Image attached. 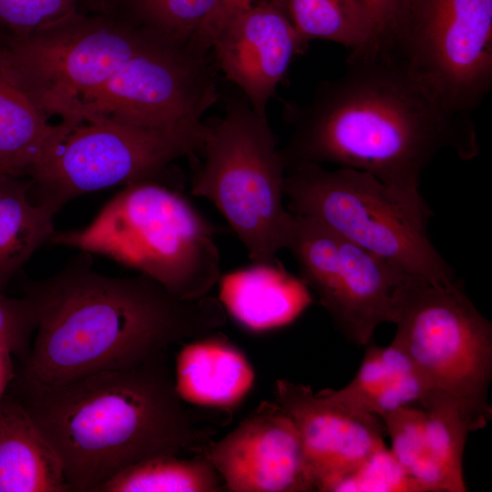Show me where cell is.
I'll return each instance as SVG.
<instances>
[{
    "mask_svg": "<svg viewBox=\"0 0 492 492\" xmlns=\"http://www.w3.org/2000/svg\"><path fill=\"white\" fill-rule=\"evenodd\" d=\"M286 208L433 284L448 285L454 269L427 235L432 210L415 208L370 173L302 163L286 169Z\"/></svg>",
    "mask_w": 492,
    "mask_h": 492,
    "instance_id": "8992f818",
    "label": "cell"
},
{
    "mask_svg": "<svg viewBox=\"0 0 492 492\" xmlns=\"http://www.w3.org/2000/svg\"><path fill=\"white\" fill-rule=\"evenodd\" d=\"M219 282V300L225 311L252 332L287 325L313 302L308 287L282 263L253 262Z\"/></svg>",
    "mask_w": 492,
    "mask_h": 492,
    "instance_id": "ac0fdd59",
    "label": "cell"
},
{
    "mask_svg": "<svg viewBox=\"0 0 492 492\" xmlns=\"http://www.w3.org/2000/svg\"><path fill=\"white\" fill-rule=\"evenodd\" d=\"M306 46L315 39L355 49L375 37L373 18L361 0H279Z\"/></svg>",
    "mask_w": 492,
    "mask_h": 492,
    "instance_id": "cb8c5ba5",
    "label": "cell"
},
{
    "mask_svg": "<svg viewBox=\"0 0 492 492\" xmlns=\"http://www.w3.org/2000/svg\"><path fill=\"white\" fill-rule=\"evenodd\" d=\"M392 323V342L427 388L447 394L488 422L492 326L467 297L463 281L438 285L411 277L397 292Z\"/></svg>",
    "mask_w": 492,
    "mask_h": 492,
    "instance_id": "52a82bcc",
    "label": "cell"
},
{
    "mask_svg": "<svg viewBox=\"0 0 492 492\" xmlns=\"http://www.w3.org/2000/svg\"><path fill=\"white\" fill-rule=\"evenodd\" d=\"M419 405L425 413V438L432 458L445 474L451 492L467 490L462 460L469 433L487 422L438 390H428Z\"/></svg>",
    "mask_w": 492,
    "mask_h": 492,
    "instance_id": "7402d4cb",
    "label": "cell"
},
{
    "mask_svg": "<svg viewBox=\"0 0 492 492\" xmlns=\"http://www.w3.org/2000/svg\"><path fill=\"white\" fill-rule=\"evenodd\" d=\"M390 44L449 112L469 117L492 87V0H418Z\"/></svg>",
    "mask_w": 492,
    "mask_h": 492,
    "instance_id": "8fae6325",
    "label": "cell"
},
{
    "mask_svg": "<svg viewBox=\"0 0 492 492\" xmlns=\"http://www.w3.org/2000/svg\"><path fill=\"white\" fill-rule=\"evenodd\" d=\"M274 395L296 426L313 491H335L384 446L381 418L347 409L326 389L313 392L308 385L278 379Z\"/></svg>",
    "mask_w": 492,
    "mask_h": 492,
    "instance_id": "4fadbf2b",
    "label": "cell"
},
{
    "mask_svg": "<svg viewBox=\"0 0 492 492\" xmlns=\"http://www.w3.org/2000/svg\"><path fill=\"white\" fill-rule=\"evenodd\" d=\"M86 261L26 287L36 333L18 378L60 385L132 368L226 324L223 305L210 294L181 300L146 275L111 277Z\"/></svg>",
    "mask_w": 492,
    "mask_h": 492,
    "instance_id": "7a4b0ae2",
    "label": "cell"
},
{
    "mask_svg": "<svg viewBox=\"0 0 492 492\" xmlns=\"http://www.w3.org/2000/svg\"><path fill=\"white\" fill-rule=\"evenodd\" d=\"M78 0H0V29L25 36L78 13Z\"/></svg>",
    "mask_w": 492,
    "mask_h": 492,
    "instance_id": "4316f807",
    "label": "cell"
},
{
    "mask_svg": "<svg viewBox=\"0 0 492 492\" xmlns=\"http://www.w3.org/2000/svg\"><path fill=\"white\" fill-rule=\"evenodd\" d=\"M219 0H123L131 20L180 43H189Z\"/></svg>",
    "mask_w": 492,
    "mask_h": 492,
    "instance_id": "484cf974",
    "label": "cell"
},
{
    "mask_svg": "<svg viewBox=\"0 0 492 492\" xmlns=\"http://www.w3.org/2000/svg\"><path fill=\"white\" fill-rule=\"evenodd\" d=\"M216 229L177 191L159 181L128 184L83 229L49 241L108 257L194 301L220 279Z\"/></svg>",
    "mask_w": 492,
    "mask_h": 492,
    "instance_id": "277c9868",
    "label": "cell"
},
{
    "mask_svg": "<svg viewBox=\"0 0 492 492\" xmlns=\"http://www.w3.org/2000/svg\"><path fill=\"white\" fill-rule=\"evenodd\" d=\"M381 420L391 439L390 452L417 492H450L445 474L428 450L424 408L419 404L405 405Z\"/></svg>",
    "mask_w": 492,
    "mask_h": 492,
    "instance_id": "d4e9b609",
    "label": "cell"
},
{
    "mask_svg": "<svg viewBox=\"0 0 492 492\" xmlns=\"http://www.w3.org/2000/svg\"><path fill=\"white\" fill-rule=\"evenodd\" d=\"M305 46L279 0L255 1L231 16L210 42L226 78L264 118L293 57Z\"/></svg>",
    "mask_w": 492,
    "mask_h": 492,
    "instance_id": "9a60e30c",
    "label": "cell"
},
{
    "mask_svg": "<svg viewBox=\"0 0 492 492\" xmlns=\"http://www.w3.org/2000/svg\"><path fill=\"white\" fill-rule=\"evenodd\" d=\"M123 0H78V6H86L93 11L109 15Z\"/></svg>",
    "mask_w": 492,
    "mask_h": 492,
    "instance_id": "d6a6232c",
    "label": "cell"
},
{
    "mask_svg": "<svg viewBox=\"0 0 492 492\" xmlns=\"http://www.w3.org/2000/svg\"><path fill=\"white\" fill-rule=\"evenodd\" d=\"M203 121L149 128L107 118L72 122L45 161L30 175L39 201L57 211L72 199L118 184L157 181L172 161L202 151Z\"/></svg>",
    "mask_w": 492,
    "mask_h": 492,
    "instance_id": "ba28073f",
    "label": "cell"
},
{
    "mask_svg": "<svg viewBox=\"0 0 492 492\" xmlns=\"http://www.w3.org/2000/svg\"><path fill=\"white\" fill-rule=\"evenodd\" d=\"M153 29L109 15L79 12L5 46L23 84L49 117L70 121L79 101L102 86Z\"/></svg>",
    "mask_w": 492,
    "mask_h": 492,
    "instance_id": "9c48e42d",
    "label": "cell"
},
{
    "mask_svg": "<svg viewBox=\"0 0 492 492\" xmlns=\"http://www.w3.org/2000/svg\"><path fill=\"white\" fill-rule=\"evenodd\" d=\"M193 171L190 192L210 201L252 262L281 264L291 212L284 205L286 167L268 118L241 93L229 97Z\"/></svg>",
    "mask_w": 492,
    "mask_h": 492,
    "instance_id": "5b68a950",
    "label": "cell"
},
{
    "mask_svg": "<svg viewBox=\"0 0 492 492\" xmlns=\"http://www.w3.org/2000/svg\"><path fill=\"white\" fill-rule=\"evenodd\" d=\"M283 249L337 328L357 345H366L378 325L393 322L397 292L414 277L322 221L292 212Z\"/></svg>",
    "mask_w": 492,
    "mask_h": 492,
    "instance_id": "7c38bea8",
    "label": "cell"
},
{
    "mask_svg": "<svg viewBox=\"0 0 492 492\" xmlns=\"http://www.w3.org/2000/svg\"><path fill=\"white\" fill-rule=\"evenodd\" d=\"M11 355L8 349L0 346V402L8 384L13 379Z\"/></svg>",
    "mask_w": 492,
    "mask_h": 492,
    "instance_id": "1f68e13d",
    "label": "cell"
},
{
    "mask_svg": "<svg viewBox=\"0 0 492 492\" xmlns=\"http://www.w3.org/2000/svg\"><path fill=\"white\" fill-rule=\"evenodd\" d=\"M428 390L411 360L393 342L387 347L367 343L352 381L341 389H326L347 409L379 418L419 404Z\"/></svg>",
    "mask_w": 492,
    "mask_h": 492,
    "instance_id": "ffe728a7",
    "label": "cell"
},
{
    "mask_svg": "<svg viewBox=\"0 0 492 492\" xmlns=\"http://www.w3.org/2000/svg\"><path fill=\"white\" fill-rule=\"evenodd\" d=\"M335 491L417 492V489L384 446L341 482Z\"/></svg>",
    "mask_w": 492,
    "mask_h": 492,
    "instance_id": "83f0119b",
    "label": "cell"
},
{
    "mask_svg": "<svg viewBox=\"0 0 492 492\" xmlns=\"http://www.w3.org/2000/svg\"><path fill=\"white\" fill-rule=\"evenodd\" d=\"M375 26V39L392 41L405 27L418 0H361Z\"/></svg>",
    "mask_w": 492,
    "mask_h": 492,
    "instance_id": "f546056e",
    "label": "cell"
},
{
    "mask_svg": "<svg viewBox=\"0 0 492 492\" xmlns=\"http://www.w3.org/2000/svg\"><path fill=\"white\" fill-rule=\"evenodd\" d=\"M62 464L19 400L0 402V492H67Z\"/></svg>",
    "mask_w": 492,
    "mask_h": 492,
    "instance_id": "d6986e66",
    "label": "cell"
},
{
    "mask_svg": "<svg viewBox=\"0 0 492 492\" xmlns=\"http://www.w3.org/2000/svg\"><path fill=\"white\" fill-rule=\"evenodd\" d=\"M36 323V308L28 296L10 298L0 291V346L19 357L23 364L29 357L30 337Z\"/></svg>",
    "mask_w": 492,
    "mask_h": 492,
    "instance_id": "f1b7e54d",
    "label": "cell"
},
{
    "mask_svg": "<svg viewBox=\"0 0 492 492\" xmlns=\"http://www.w3.org/2000/svg\"><path fill=\"white\" fill-rule=\"evenodd\" d=\"M230 492L313 491L296 426L276 401H262L202 450Z\"/></svg>",
    "mask_w": 492,
    "mask_h": 492,
    "instance_id": "5bb4252c",
    "label": "cell"
},
{
    "mask_svg": "<svg viewBox=\"0 0 492 492\" xmlns=\"http://www.w3.org/2000/svg\"><path fill=\"white\" fill-rule=\"evenodd\" d=\"M222 480L203 455L191 458L160 456L124 469L97 492H218Z\"/></svg>",
    "mask_w": 492,
    "mask_h": 492,
    "instance_id": "603a6c76",
    "label": "cell"
},
{
    "mask_svg": "<svg viewBox=\"0 0 492 492\" xmlns=\"http://www.w3.org/2000/svg\"><path fill=\"white\" fill-rule=\"evenodd\" d=\"M31 181L0 173V291L54 233L57 210L32 202Z\"/></svg>",
    "mask_w": 492,
    "mask_h": 492,
    "instance_id": "44dd1931",
    "label": "cell"
},
{
    "mask_svg": "<svg viewBox=\"0 0 492 492\" xmlns=\"http://www.w3.org/2000/svg\"><path fill=\"white\" fill-rule=\"evenodd\" d=\"M19 401L56 453L69 491L97 492L113 477L160 456L201 454L215 410L179 395L169 355L47 385L18 378Z\"/></svg>",
    "mask_w": 492,
    "mask_h": 492,
    "instance_id": "3957f363",
    "label": "cell"
},
{
    "mask_svg": "<svg viewBox=\"0 0 492 492\" xmlns=\"http://www.w3.org/2000/svg\"><path fill=\"white\" fill-rule=\"evenodd\" d=\"M0 46V173L31 175L65 136L70 123L51 124Z\"/></svg>",
    "mask_w": 492,
    "mask_h": 492,
    "instance_id": "e0dca14e",
    "label": "cell"
},
{
    "mask_svg": "<svg viewBox=\"0 0 492 492\" xmlns=\"http://www.w3.org/2000/svg\"><path fill=\"white\" fill-rule=\"evenodd\" d=\"M219 97L207 54L154 30L102 86L79 101L70 121L99 118L172 128L202 121Z\"/></svg>",
    "mask_w": 492,
    "mask_h": 492,
    "instance_id": "30bf717a",
    "label": "cell"
},
{
    "mask_svg": "<svg viewBox=\"0 0 492 492\" xmlns=\"http://www.w3.org/2000/svg\"><path fill=\"white\" fill-rule=\"evenodd\" d=\"M174 379L187 404L231 415L252 388L255 374L244 354L214 333L182 344Z\"/></svg>",
    "mask_w": 492,
    "mask_h": 492,
    "instance_id": "2e32d148",
    "label": "cell"
},
{
    "mask_svg": "<svg viewBox=\"0 0 492 492\" xmlns=\"http://www.w3.org/2000/svg\"><path fill=\"white\" fill-rule=\"evenodd\" d=\"M288 120L286 169L333 163L364 171L419 209L429 208L419 191L423 172L441 150L466 160L479 152L470 118L444 108L397 51L374 39L352 49L344 73L321 82Z\"/></svg>",
    "mask_w": 492,
    "mask_h": 492,
    "instance_id": "6da1fadb",
    "label": "cell"
},
{
    "mask_svg": "<svg viewBox=\"0 0 492 492\" xmlns=\"http://www.w3.org/2000/svg\"><path fill=\"white\" fill-rule=\"evenodd\" d=\"M257 0H219L218 4L197 33L190 44L199 51L207 53L216 32L234 15L248 7Z\"/></svg>",
    "mask_w": 492,
    "mask_h": 492,
    "instance_id": "4dcf8cb0",
    "label": "cell"
}]
</instances>
